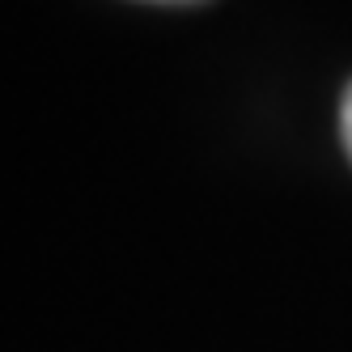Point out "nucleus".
<instances>
[{"label": "nucleus", "instance_id": "1", "mask_svg": "<svg viewBox=\"0 0 352 352\" xmlns=\"http://www.w3.org/2000/svg\"><path fill=\"white\" fill-rule=\"evenodd\" d=\"M340 136H344V148L352 157V85L344 89V102H340Z\"/></svg>", "mask_w": 352, "mask_h": 352}, {"label": "nucleus", "instance_id": "2", "mask_svg": "<svg viewBox=\"0 0 352 352\" xmlns=\"http://www.w3.org/2000/svg\"><path fill=\"white\" fill-rule=\"evenodd\" d=\"M157 5H191V0H157Z\"/></svg>", "mask_w": 352, "mask_h": 352}]
</instances>
